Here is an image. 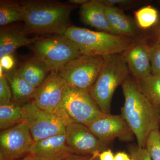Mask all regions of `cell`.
Wrapping results in <instances>:
<instances>
[{"mask_svg":"<svg viewBox=\"0 0 160 160\" xmlns=\"http://www.w3.org/2000/svg\"><path fill=\"white\" fill-rule=\"evenodd\" d=\"M25 11L23 31L26 35H64L77 6L52 0L21 1Z\"/></svg>","mask_w":160,"mask_h":160,"instance_id":"cell-1","label":"cell"},{"mask_svg":"<svg viewBox=\"0 0 160 160\" xmlns=\"http://www.w3.org/2000/svg\"><path fill=\"white\" fill-rule=\"evenodd\" d=\"M122 87L125 103L121 115L136 138L138 146L146 148L149 135L159 128L160 109L149 102L140 91L137 81L129 77Z\"/></svg>","mask_w":160,"mask_h":160,"instance_id":"cell-2","label":"cell"},{"mask_svg":"<svg viewBox=\"0 0 160 160\" xmlns=\"http://www.w3.org/2000/svg\"><path fill=\"white\" fill-rule=\"evenodd\" d=\"M129 73L122 53L104 56L99 74L89 92L104 113H110L113 93L118 86L122 85L129 78Z\"/></svg>","mask_w":160,"mask_h":160,"instance_id":"cell-3","label":"cell"},{"mask_svg":"<svg viewBox=\"0 0 160 160\" xmlns=\"http://www.w3.org/2000/svg\"><path fill=\"white\" fill-rule=\"evenodd\" d=\"M64 35L76 44L83 55L102 56L122 53L135 39L125 36L92 31L75 26L69 27Z\"/></svg>","mask_w":160,"mask_h":160,"instance_id":"cell-4","label":"cell"},{"mask_svg":"<svg viewBox=\"0 0 160 160\" xmlns=\"http://www.w3.org/2000/svg\"><path fill=\"white\" fill-rule=\"evenodd\" d=\"M29 46L34 56L45 63L50 72H58L72 60L83 55L76 44L64 35L36 38Z\"/></svg>","mask_w":160,"mask_h":160,"instance_id":"cell-5","label":"cell"},{"mask_svg":"<svg viewBox=\"0 0 160 160\" xmlns=\"http://www.w3.org/2000/svg\"><path fill=\"white\" fill-rule=\"evenodd\" d=\"M55 113L66 125L79 123L86 125L105 114L89 92L67 86L62 99Z\"/></svg>","mask_w":160,"mask_h":160,"instance_id":"cell-6","label":"cell"},{"mask_svg":"<svg viewBox=\"0 0 160 160\" xmlns=\"http://www.w3.org/2000/svg\"><path fill=\"white\" fill-rule=\"evenodd\" d=\"M104 56L82 55L72 60L58 72L67 86L89 92L98 76Z\"/></svg>","mask_w":160,"mask_h":160,"instance_id":"cell-7","label":"cell"},{"mask_svg":"<svg viewBox=\"0 0 160 160\" xmlns=\"http://www.w3.org/2000/svg\"><path fill=\"white\" fill-rule=\"evenodd\" d=\"M21 110L34 142L65 133L63 120L54 112L40 109L33 101L22 106Z\"/></svg>","mask_w":160,"mask_h":160,"instance_id":"cell-8","label":"cell"},{"mask_svg":"<svg viewBox=\"0 0 160 160\" xmlns=\"http://www.w3.org/2000/svg\"><path fill=\"white\" fill-rule=\"evenodd\" d=\"M34 142L25 122L1 131L0 160H18L26 157Z\"/></svg>","mask_w":160,"mask_h":160,"instance_id":"cell-9","label":"cell"},{"mask_svg":"<svg viewBox=\"0 0 160 160\" xmlns=\"http://www.w3.org/2000/svg\"><path fill=\"white\" fill-rule=\"evenodd\" d=\"M86 126L106 146L116 138L130 142L134 138L133 132L121 115L105 113Z\"/></svg>","mask_w":160,"mask_h":160,"instance_id":"cell-10","label":"cell"},{"mask_svg":"<svg viewBox=\"0 0 160 160\" xmlns=\"http://www.w3.org/2000/svg\"><path fill=\"white\" fill-rule=\"evenodd\" d=\"M65 134L67 144L76 154L98 155L107 148L86 125L81 123L66 125Z\"/></svg>","mask_w":160,"mask_h":160,"instance_id":"cell-11","label":"cell"},{"mask_svg":"<svg viewBox=\"0 0 160 160\" xmlns=\"http://www.w3.org/2000/svg\"><path fill=\"white\" fill-rule=\"evenodd\" d=\"M67 85L58 72H50L37 88L33 101L40 109L55 112L59 106Z\"/></svg>","mask_w":160,"mask_h":160,"instance_id":"cell-12","label":"cell"},{"mask_svg":"<svg viewBox=\"0 0 160 160\" xmlns=\"http://www.w3.org/2000/svg\"><path fill=\"white\" fill-rule=\"evenodd\" d=\"M150 46L145 39H134L122 54L130 72L137 80L151 74Z\"/></svg>","mask_w":160,"mask_h":160,"instance_id":"cell-13","label":"cell"},{"mask_svg":"<svg viewBox=\"0 0 160 160\" xmlns=\"http://www.w3.org/2000/svg\"><path fill=\"white\" fill-rule=\"evenodd\" d=\"M74 153L64 133L34 142L29 155L36 160H63Z\"/></svg>","mask_w":160,"mask_h":160,"instance_id":"cell-14","label":"cell"},{"mask_svg":"<svg viewBox=\"0 0 160 160\" xmlns=\"http://www.w3.org/2000/svg\"><path fill=\"white\" fill-rule=\"evenodd\" d=\"M106 7L103 0L88 1L81 6V20L86 25L101 31L115 34L106 18Z\"/></svg>","mask_w":160,"mask_h":160,"instance_id":"cell-15","label":"cell"},{"mask_svg":"<svg viewBox=\"0 0 160 160\" xmlns=\"http://www.w3.org/2000/svg\"><path fill=\"white\" fill-rule=\"evenodd\" d=\"M36 38H28L23 32L22 27H1L0 59L6 55L12 54L17 49L22 46H29L34 42Z\"/></svg>","mask_w":160,"mask_h":160,"instance_id":"cell-16","label":"cell"},{"mask_svg":"<svg viewBox=\"0 0 160 160\" xmlns=\"http://www.w3.org/2000/svg\"><path fill=\"white\" fill-rule=\"evenodd\" d=\"M8 80L12 93V102L22 106L33 101L36 88L21 77L16 69L4 73Z\"/></svg>","mask_w":160,"mask_h":160,"instance_id":"cell-17","label":"cell"},{"mask_svg":"<svg viewBox=\"0 0 160 160\" xmlns=\"http://www.w3.org/2000/svg\"><path fill=\"white\" fill-rule=\"evenodd\" d=\"M106 18L115 34L134 38L137 28L134 21L118 7L106 6Z\"/></svg>","mask_w":160,"mask_h":160,"instance_id":"cell-18","label":"cell"},{"mask_svg":"<svg viewBox=\"0 0 160 160\" xmlns=\"http://www.w3.org/2000/svg\"><path fill=\"white\" fill-rule=\"evenodd\" d=\"M17 71L21 77L36 88L42 85L50 72L46 64L35 56L26 61Z\"/></svg>","mask_w":160,"mask_h":160,"instance_id":"cell-19","label":"cell"},{"mask_svg":"<svg viewBox=\"0 0 160 160\" xmlns=\"http://www.w3.org/2000/svg\"><path fill=\"white\" fill-rule=\"evenodd\" d=\"M25 11L21 1H0V26H6L15 22H24Z\"/></svg>","mask_w":160,"mask_h":160,"instance_id":"cell-20","label":"cell"},{"mask_svg":"<svg viewBox=\"0 0 160 160\" xmlns=\"http://www.w3.org/2000/svg\"><path fill=\"white\" fill-rule=\"evenodd\" d=\"M136 81L140 91L152 105L160 109V75L151 74Z\"/></svg>","mask_w":160,"mask_h":160,"instance_id":"cell-21","label":"cell"},{"mask_svg":"<svg viewBox=\"0 0 160 160\" xmlns=\"http://www.w3.org/2000/svg\"><path fill=\"white\" fill-rule=\"evenodd\" d=\"M23 122L21 106L13 102L0 104V129H9Z\"/></svg>","mask_w":160,"mask_h":160,"instance_id":"cell-22","label":"cell"},{"mask_svg":"<svg viewBox=\"0 0 160 160\" xmlns=\"http://www.w3.org/2000/svg\"><path fill=\"white\" fill-rule=\"evenodd\" d=\"M137 24L141 29H149L158 22L159 14L158 10L152 6L143 7L134 12Z\"/></svg>","mask_w":160,"mask_h":160,"instance_id":"cell-23","label":"cell"},{"mask_svg":"<svg viewBox=\"0 0 160 160\" xmlns=\"http://www.w3.org/2000/svg\"><path fill=\"white\" fill-rule=\"evenodd\" d=\"M146 148L152 160H160V131L153 130L146 141Z\"/></svg>","mask_w":160,"mask_h":160,"instance_id":"cell-24","label":"cell"},{"mask_svg":"<svg viewBox=\"0 0 160 160\" xmlns=\"http://www.w3.org/2000/svg\"><path fill=\"white\" fill-rule=\"evenodd\" d=\"M150 57L151 74L160 75V43L150 46Z\"/></svg>","mask_w":160,"mask_h":160,"instance_id":"cell-25","label":"cell"},{"mask_svg":"<svg viewBox=\"0 0 160 160\" xmlns=\"http://www.w3.org/2000/svg\"><path fill=\"white\" fill-rule=\"evenodd\" d=\"M12 101V93L9 82L4 74L0 77V104H6Z\"/></svg>","mask_w":160,"mask_h":160,"instance_id":"cell-26","label":"cell"},{"mask_svg":"<svg viewBox=\"0 0 160 160\" xmlns=\"http://www.w3.org/2000/svg\"><path fill=\"white\" fill-rule=\"evenodd\" d=\"M129 156L132 160H152L146 148L132 146L129 148Z\"/></svg>","mask_w":160,"mask_h":160,"instance_id":"cell-27","label":"cell"},{"mask_svg":"<svg viewBox=\"0 0 160 160\" xmlns=\"http://www.w3.org/2000/svg\"><path fill=\"white\" fill-rule=\"evenodd\" d=\"M15 63L12 54L6 55L0 59V66L2 67L5 72L13 70Z\"/></svg>","mask_w":160,"mask_h":160,"instance_id":"cell-28","label":"cell"},{"mask_svg":"<svg viewBox=\"0 0 160 160\" xmlns=\"http://www.w3.org/2000/svg\"><path fill=\"white\" fill-rule=\"evenodd\" d=\"M106 6L117 7H127L130 6L135 3L134 1L132 0H103Z\"/></svg>","mask_w":160,"mask_h":160,"instance_id":"cell-29","label":"cell"},{"mask_svg":"<svg viewBox=\"0 0 160 160\" xmlns=\"http://www.w3.org/2000/svg\"><path fill=\"white\" fill-rule=\"evenodd\" d=\"M98 155H83L78 154H72L63 160H99Z\"/></svg>","mask_w":160,"mask_h":160,"instance_id":"cell-30","label":"cell"},{"mask_svg":"<svg viewBox=\"0 0 160 160\" xmlns=\"http://www.w3.org/2000/svg\"><path fill=\"white\" fill-rule=\"evenodd\" d=\"M99 160H114V155L110 149H106L100 152Z\"/></svg>","mask_w":160,"mask_h":160,"instance_id":"cell-31","label":"cell"},{"mask_svg":"<svg viewBox=\"0 0 160 160\" xmlns=\"http://www.w3.org/2000/svg\"><path fill=\"white\" fill-rule=\"evenodd\" d=\"M114 160H132L130 156L124 152H119L114 155Z\"/></svg>","mask_w":160,"mask_h":160,"instance_id":"cell-32","label":"cell"},{"mask_svg":"<svg viewBox=\"0 0 160 160\" xmlns=\"http://www.w3.org/2000/svg\"><path fill=\"white\" fill-rule=\"evenodd\" d=\"M88 0H69L68 1V3L69 4H72V5H82L85 4L88 2Z\"/></svg>","mask_w":160,"mask_h":160,"instance_id":"cell-33","label":"cell"},{"mask_svg":"<svg viewBox=\"0 0 160 160\" xmlns=\"http://www.w3.org/2000/svg\"><path fill=\"white\" fill-rule=\"evenodd\" d=\"M156 43H160V22L159 24L155 33Z\"/></svg>","mask_w":160,"mask_h":160,"instance_id":"cell-34","label":"cell"},{"mask_svg":"<svg viewBox=\"0 0 160 160\" xmlns=\"http://www.w3.org/2000/svg\"><path fill=\"white\" fill-rule=\"evenodd\" d=\"M18 160H36L34 158L30 156H27L26 157L23 158L21 159Z\"/></svg>","mask_w":160,"mask_h":160,"instance_id":"cell-35","label":"cell"}]
</instances>
